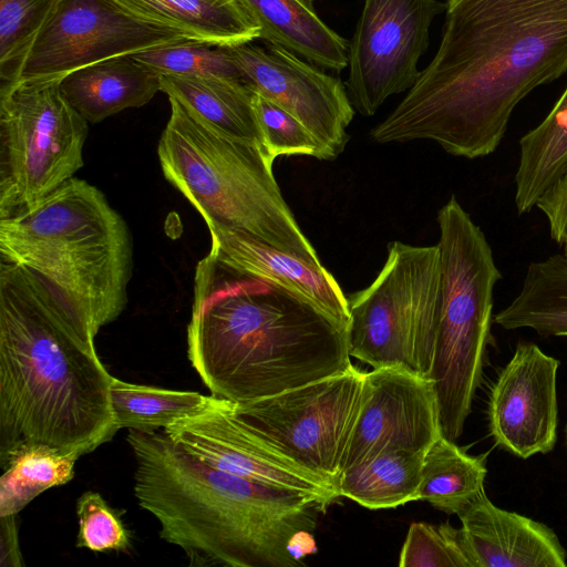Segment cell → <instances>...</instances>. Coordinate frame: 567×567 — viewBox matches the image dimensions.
<instances>
[{
  "label": "cell",
  "instance_id": "obj_9",
  "mask_svg": "<svg viewBox=\"0 0 567 567\" xmlns=\"http://www.w3.org/2000/svg\"><path fill=\"white\" fill-rule=\"evenodd\" d=\"M87 122L60 80L0 89V218L48 196L83 166Z\"/></svg>",
  "mask_w": 567,
  "mask_h": 567
},
{
  "label": "cell",
  "instance_id": "obj_11",
  "mask_svg": "<svg viewBox=\"0 0 567 567\" xmlns=\"http://www.w3.org/2000/svg\"><path fill=\"white\" fill-rule=\"evenodd\" d=\"M444 11L439 0H364L348 47L344 83L355 111L372 116L391 95L414 85L432 21Z\"/></svg>",
  "mask_w": 567,
  "mask_h": 567
},
{
  "label": "cell",
  "instance_id": "obj_12",
  "mask_svg": "<svg viewBox=\"0 0 567 567\" xmlns=\"http://www.w3.org/2000/svg\"><path fill=\"white\" fill-rule=\"evenodd\" d=\"M184 40L190 39L136 17L115 0H62L33 42L17 82L61 80L93 63Z\"/></svg>",
  "mask_w": 567,
  "mask_h": 567
},
{
  "label": "cell",
  "instance_id": "obj_8",
  "mask_svg": "<svg viewBox=\"0 0 567 567\" xmlns=\"http://www.w3.org/2000/svg\"><path fill=\"white\" fill-rule=\"evenodd\" d=\"M439 246L391 241L379 275L348 295L350 355L372 369L402 365L429 378L440 311Z\"/></svg>",
  "mask_w": 567,
  "mask_h": 567
},
{
  "label": "cell",
  "instance_id": "obj_22",
  "mask_svg": "<svg viewBox=\"0 0 567 567\" xmlns=\"http://www.w3.org/2000/svg\"><path fill=\"white\" fill-rule=\"evenodd\" d=\"M148 22L188 39L233 47L259 39L260 31L236 0H115Z\"/></svg>",
  "mask_w": 567,
  "mask_h": 567
},
{
  "label": "cell",
  "instance_id": "obj_20",
  "mask_svg": "<svg viewBox=\"0 0 567 567\" xmlns=\"http://www.w3.org/2000/svg\"><path fill=\"white\" fill-rule=\"evenodd\" d=\"M257 24L259 39L332 71L348 66L349 42L302 0H236Z\"/></svg>",
  "mask_w": 567,
  "mask_h": 567
},
{
  "label": "cell",
  "instance_id": "obj_4",
  "mask_svg": "<svg viewBox=\"0 0 567 567\" xmlns=\"http://www.w3.org/2000/svg\"><path fill=\"white\" fill-rule=\"evenodd\" d=\"M126 440L140 507L192 565L296 567L316 551L313 532L326 509L319 499L208 465L164 430H130Z\"/></svg>",
  "mask_w": 567,
  "mask_h": 567
},
{
  "label": "cell",
  "instance_id": "obj_24",
  "mask_svg": "<svg viewBox=\"0 0 567 567\" xmlns=\"http://www.w3.org/2000/svg\"><path fill=\"white\" fill-rule=\"evenodd\" d=\"M518 144L514 199L518 215H523L567 167V86L547 116Z\"/></svg>",
  "mask_w": 567,
  "mask_h": 567
},
{
  "label": "cell",
  "instance_id": "obj_14",
  "mask_svg": "<svg viewBox=\"0 0 567 567\" xmlns=\"http://www.w3.org/2000/svg\"><path fill=\"white\" fill-rule=\"evenodd\" d=\"M227 48L243 82L299 120L318 140L328 161L344 151L350 140L347 127L355 110L338 78L269 43L248 42Z\"/></svg>",
  "mask_w": 567,
  "mask_h": 567
},
{
  "label": "cell",
  "instance_id": "obj_36",
  "mask_svg": "<svg viewBox=\"0 0 567 567\" xmlns=\"http://www.w3.org/2000/svg\"><path fill=\"white\" fill-rule=\"evenodd\" d=\"M303 2H306L307 4L313 7V1L315 0H302Z\"/></svg>",
  "mask_w": 567,
  "mask_h": 567
},
{
  "label": "cell",
  "instance_id": "obj_1",
  "mask_svg": "<svg viewBox=\"0 0 567 567\" xmlns=\"http://www.w3.org/2000/svg\"><path fill=\"white\" fill-rule=\"evenodd\" d=\"M444 12L433 59L370 136L488 156L517 104L567 71V0H446Z\"/></svg>",
  "mask_w": 567,
  "mask_h": 567
},
{
  "label": "cell",
  "instance_id": "obj_34",
  "mask_svg": "<svg viewBox=\"0 0 567 567\" xmlns=\"http://www.w3.org/2000/svg\"><path fill=\"white\" fill-rule=\"evenodd\" d=\"M535 207L546 217L550 238L567 257V167L540 195Z\"/></svg>",
  "mask_w": 567,
  "mask_h": 567
},
{
  "label": "cell",
  "instance_id": "obj_2",
  "mask_svg": "<svg viewBox=\"0 0 567 567\" xmlns=\"http://www.w3.org/2000/svg\"><path fill=\"white\" fill-rule=\"evenodd\" d=\"M94 336L45 280L0 261V454L19 444L80 456L118 431Z\"/></svg>",
  "mask_w": 567,
  "mask_h": 567
},
{
  "label": "cell",
  "instance_id": "obj_30",
  "mask_svg": "<svg viewBox=\"0 0 567 567\" xmlns=\"http://www.w3.org/2000/svg\"><path fill=\"white\" fill-rule=\"evenodd\" d=\"M130 55L159 75L217 76L243 82L240 71L227 47L184 40Z\"/></svg>",
  "mask_w": 567,
  "mask_h": 567
},
{
  "label": "cell",
  "instance_id": "obj_25",
  "mask_svg": "<svg viewBox=\"0 0 567 567\" xmlns=\"http://www.w3.org/2000/svg\"><path fill=\"white\" fill-rule=\"evenodd\" d=\"M485 460L441 435L424 454L417 499L458 516L485 492Z\"/></svg>",
  "mask_w": 567,
  "mask_h": 567
},
{
  "label": "cell",
  "instance_id": "obj_29",
  "mask_svg": "<svg viewBox=\"0 0 567 567\" xmlns=\"http://www.w3.org/2000/svg\"><path fill=\"white\" fill-rule=\"evenodd\" d=\"M62 0H0V80L17 83L37 37Z\"/></svg>",
  "mask_w": 567,
  "mask_h": 567
},
{
  "label": "cell",
  "instance_id": "obj_18",
  "mask_svg": "<svg viewBox=\"0 0 567 567\" xmlns=\"http://www.w3.org/2000/svg\"><path fill=\"white\" fill-rule=\"evenodd\" d=\"M217 260L245 275L277 285L349 327L347 295L323 265H315L245 233L212 228Z\"/></svg>",
  "mask_w": 567,
  "mask_h": 567
},
{
  "label": "cell",
  "instance_id": "obj_31",
  "mask_svg": "<svg viewBox=\"0 0 567 567\" xmlns=\"http://www.w3.org/2000/svg\"><path fill=\"white\" fill-rule=\"evenodd\" d=\"M254 103L268 156L305 155L318 159L328 156L313 134L293 115L254 92Z\"/></svg>",
  "mask_w": 567,
  "mask_h": 567
},
{
  "label": "cell",
  "instance_id": "obj_28",
  "mask_svg": "<svg viewBox=\"0 0 567 567\" xmlns=\"http://www.w3.org/2000/svg\"><path fill=\"white\" fill-rule=\"evenodd\" d=\"M208 395L134 384L113 378L111 403L117 429L164 430L175 420L199 410Z\"/></svg>",
  "mask_w": 567,
  "mask_h": 567
},
{
  "label": "cell",
  "instance_id": "obj_15",
  "mask_svg": "<svg viewBox=\"0 0 567 567\" xmlns=\"http://www.w3.org/2000/svg\"><path fill=\"white\" fill-rule=\"evenodd\" d=\"M441 435L436 394L429 378L402 365L364 372L341 474L382 452L425 453Z\"/></svg>",
  "mask_w": 567,
  "mask_h": 567
},
{
  "label": "cell",
  "instance_id": "obj_23",
  "mask_svg": "<svg viewBox=\"0 0 567 567\" xmlns=\"http://www.w3.org/2000/svg\"><path fill=\"white\" fill-rule=\"evenodd\" d=\"M505 330L528 328L543 337H567V257L532 261L512 302L493 316Z\"/></svg>",
  "mask_w": 567,
  "mask_h": 567
},
{
  "label": "cell",
  "instance_id": "obj_35",
  "mask_svg": "<svg viewBox=\"0 0 567 567\" xmlns=\"http://www.w3.org/2000/svg\"><path fill=\"white\" fill-rule=\"evenodd\" d=\"M18 514L0 516V566H23L19 547Z\"/></svg>",
  "mask_w": 567,
  "mask_h": 567
},
{
  "label": "cell",
  "instance_id": "obj_17",
  "mask_svg": "<svg viewBox=\"0 0 567 567\" xmlns=\"http://www.w3.org/2000/svg\"><path fill=\"white\" fill-rule=\"evenodd\" d=\"M470 567H566L567 553L545 524L494 505L484 492L458 515Z\"/></svg>",
  "mask_w": 567,
  "mask_h": 567
},
{
  "label": "cell",
  "instance_id": "obj_21",
  "mask_svg": "<svg viewBox=\"0 0 567 567\" xmlns=\"http://www.w3.org/2000/svg\"><path fill=\"white\" fill-rule=\"evenodd\" d=\"M161 91L209 127L256 145L268 156L254 91L245 83L217 76L166 74L161 75Z\"/></svg>",
  "mask_w": 567,
  "mask_h": 567
},
{
  "label": "cell",
  "instance_id": "obj_10",
  "mask_svg": "<svg viewBox=\"0 0 567 567\" xmlns=\"http://www.w3.org/2000/svg\"><path fill=\"white\" fill-rule=\"evenodd\" d=\"M364 371L349 370L249 402L235 413L287 456L338 489L358 414Z\"/></svg>",
  "mask_w": 567,
  "mask_h": 567
},
{
  "label": "cell",
  "instance_id": "obj_3",
  "mask_svg": "<svg viewBox=\"0 0 567 567\" xmlns=\"http://www.w3.org/2000/svg\"><path fill=\"white\" fill-rule=\"evenodd\" d=\"M193 291L187 355L214 396L255 401L352 367L347 324L209 252Z\"/></svg>",
  "mask_w": 567,
  "mask_h": 567
},
{
  "label": "cell",
  "instance_id": "obj_27",
  "mask_svg": "<svg viewBox=\"0 0 567 567\" xmlns=\"http://www.w3.org/2000/svg\"><path fill=\"white\" fill-rule=\"evenodd\" d=\"M80 455L41 444H19L0 454V516L19 514L44 491L74 476Z\"/></svg>",
  "mask_w": 567,
  "mask_h": 567
},
{
  "label": "cell",
  "instance_id": "obj_13",
  "mask_svg": "<svg viewBox=\"0 0 567 567\" xmlns=\"http://www.w3.org/2000/svg\"><path fill=\"white\" fill-rule=\"evenodd\" d=\"M164 432L192 455L218 470L315 497L326 507L340 497L332 484L296 463L245 423L229 400L210 394L199 410L175 420Z\"/></svg>",
  "mask_w": 567,
  "mask_h": 567
},
{
  "label": "cell",
  "instance_id": "obj_33",
  "mask_svg": "<svg viewBox=\"0 0 567 567\" xmlns=\"http://www.w3.org/2000/svg\"><path fill=\"white\" fill-rule=\"evenodd\" d=\"M400 567H470L458 542V528L412 523L402 546Z\"/></svg>",
  "mask_w": 567,
  "mask_h": 567
},
{
  "label": "cell",
  "instance_id": "obj_32",
  "mask_svg": "<svg viewBox=\"0 0 567 567\" xmlns=\"http://www.w3.org/2000/svg\"><path fill=\"white\" fill-rule=\"evenodd\" d=\"M79 530L75 545L92 551H128L131 533L121 514L97 492H84L76 501Z\"/></svg>",
  "mask_w": 567,
  "mask_h": 567
},
{
  "label": "cell",
  "instance_id": "obj_6",
  "mask_svg": "<svg viewBox=\"0 0 567 567\" xmlns=\"http://www.w3.org/2000/svg\"><path fill=\"white\" fill-rule=\"evenodd\" d=\"M171 116L157 145L166 181L193 205L208 229L254 236L282 251L322 265L258 146L224 135L168 97Z\"/></svg>",
  "mask_w": 567,
  "mask_h": 567
},
{
  "label": "cell",
  "instance_id": "obj_26",
  "mask_svg": "<svg viewBox=\"0 0 567 567\" xmlns=\"http://www.w3.org/2000/svg\"><path fill=\"white\" fill-rule=\"evenodd\" d=\"M424 454L403 450L382 452L344 471L340 496L369 509L393 508L417 501Z\"/></svg>",
  "mask_w": 567,
  "mask_h": 567
},
{
  "label": "cell",
  "instance_id": "obj_19",
  "mask_svg": "<svg viewBox=\"0 0 567 567\" xmlns=\"http://www.w3.org/2000/svg\"><path fill=\"white\" fill-rule=\"evenodd\" d=\"M60 89L71 106L94 124L148 103L161 91V75L131 55H122L66 74Z\"/></svg>",
  "mask_w": 567,
  "mask_h": 567
},
{
  "label": "cell",
  "instance_id": "obj_7",
  "mask_svg": "<svg viewBox=\"0 0 567 567\" xmlns=\"http://www.w3.org/2000/svg\"><path fill=\"white\" fill-rule=\"evenodd\" d=\"M440 311L429 379L442 434L463 433L481 383L493 323V292L502 274L481 227L455 195L439 209Z\"/></svg>",
  "mask_w": 567,
  "mask_h": 567
},
{
  "label": "cell",
  "instance_id": "obj_16",
  "mask_svg": "<svg viewBox=\"0 0 567 567\" xmlns=\"http://www.w3.org/2000/svg\"><path fill=\"white\" fill-rule=\"evenodd\" d=\"M559 364L534 342L516 344L489 390L488 427L496 445L520 458L553 451Z\"/></svg>",
  "mask_w": 567,
  "mask_h": 567
},
{
  "label": "cell",
  "instance_id": "obj_37",
  "mask_svg": "<svg viewBox=\"0 0 567 567\" xmlns=\"http://www.w3.org/2000/svg\"><path fill=\"white\" fill-rule=\"evenodd\" d=\"M565 431H566V440H567V426H566V430H565Z\"/></svg>",
  "mask_w": 567,
  "mask_h": 567
},
{
  "label": "cell",
  "instance_id": "obj_5",
  "mask_svg": "<svg viewBox=\"0 0 567 567\" xmlns=\"http://www.w3.org/2000/svg\"><path fill=\"white\" fill-rule=\"evenodd\" d=\"M0 261L45 280L96 337L126 308L132 234L97 187L72 177L0 218Z\"/></svg>",
  "mask_w": 567,
  "mask_h": 567
}]
</instances>
